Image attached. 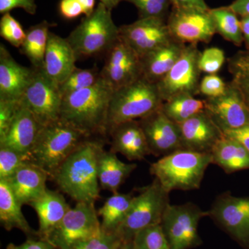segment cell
Here are the masks:
<instances>
[{"label":"cell","instance_id":"obj_4","mask_svg":"<svg viewBox=\"0 0 249 249\" xmlns=\"http://www.w3.org/2000/svg\"><path fill=\"white\" fill-rule=\"evenodd\" d=\"M79 129L58 119L44 126L31 154V161L52 179L65 160L88 139Z\"/></svg>","mask_w":249,"mask_h":249},{"label":"cell","instance_id":"obj_24","mask_svg":"<svg viewBox=\"0 0 249 249\" xmlns=\"http://www.w3.org/2000/svg\"><path fill=\"white\" fill-rule=\"evenodd\" d=\"M37 214L40 238L47 235L61 222L67 213L71 209L65 197L58 191L47 189L43 196L29 204Z\"/></svg>","mask_w":249,"mask_h":249},{"label":"cell","instance_id":"obj_1","mask_svg":"<svg viewBox=\"0 0 249 249\" xmlns=\"http://www.w3.org/2000/svg\"><path fill=\"white\" fill-rule=\"evenodd\" d=\"M103 142L89 138L73 152L52 178L62 193L77 202L95 203L100 198L98 162Z\"/></svg>","mask_w":249,"mask_h":249},{"label":"cell","instance_id":"obj_48","mask_svg":"<svg viewBox=\"0 0 249 249\" xmlns=\"http://www.w3.org/2000/svg\"><path fill=\"white\" fill-rule=\"evenodd\" d=\"M84 9L85 16H89L95 9V0H78Z\"/></svg>","mask_w":249,"mask_h":249},{"label":"cell","instance_id":"obj_8","mask_svg":"<svg viewBox=\"0 0 249 249\" xmlns=\"http://www.w3.org/2000/svg\"><path fill=\"white\" fill-rule=\"evenodd\" d=\"M208 216V211H202L194 203L168 204L160 226L170 249H193L202 245L198 226L201 219Z\"/></svg>","mask_w":249,"mask_h":249},{"label":"cell","instance_id":"obj_38","mask_svg":"<svg viewBox=\"0 0 249 249\" xmlns=\"http://www.w3.org/2000/svg\"><path fill=\"white\" fill-rule=\"evenodd\" d=\"M226 61L224 51L218 47H209L200 54L199 67L201 72L207 74H216Z\"/></svg>","mask_w":249,"mask_h":249},{"label":"cell","instance_id":"obj_37","mask_svg":"<svg viewBox=\"0 0 249 249\" xmlns=\"http://www.w3.org/2000/svg\"><path fill=\"white\" fill-rule=\"evenodd\" d=\"M0 36L13 47L19 49L25 40L27 32L20 22L7 13L2 15L0 19Z\"/></svg>","mask_w":249,"mask_h":249},{"label":"cell","instance_id":"obj_26","mask_svg":"<svg viewBox=\"0 0 249 249\" xmlns=\"http://www.w3.org/2000/svg\"><path fill=\"white\" fill-rule=\"evenodd\" d=\"M22 205L18 201L9 183L0 179V223L7 231L16 229L27 238L39 237L37 231L29 225L22 212Z\"/></svg>","mask_w":249,"mask_h":249},{"label":"cell","instance_id":"obj_34","mask_svg":"<svg viewBox=\"0 0 249 249\" xmlns=\"http://www.w3.org/2000/svg\"><path fill=\"white\" fill-rule=\"evenodd\" d=\"M132 249H171L160 224L140 231L132 241Z\"/></svg>","mask_w":249,"mask_h":249},{"label":"cell","instance_id":"obj_6","mask_svg":"<svg viewBox=\"0 0 249 249\" xmlns=\"http://www.w3.org/2000/svg\"><path fill=\"white\" fill-rule=\"evenodd\" d=\"M119 38V27L113 20L111 11L99 2L66 39L78 60L107 53Z\"/></svg>","mask_w":249,"mask_h":249},{"label":"cell","instance_id":"obj_40","mask_svg":"<svg viewBox=\"0 0 249 249\" xmlns=\"http://www.w3.org/2000/svg\"><path fill=\"white\" fill-rule=\"evenodd\" d=\"M228 83L216 74H207L200 81L199 93L207 98H217L227 91Z\"/></svg>","mask_w":249,"mask_h":249},{"label":"cell","instance_id":"obj_17","mask_svg":"<svg viewBox=\"0 0 249 249\" xmlns=\"http://www.w3.org/2000/svg\"><path fill=\"white\" fill-rule=\"evenodd\" d=\"M205 110L223 132L242 128L249 124V111L237 88L228 83L227 91L217 98H207Z\"/></svg>","mask_w":249,"mask_h":249},{"label":"cell","instance_id":"obj_31","mask_svg":"<svg viewBox=\"0 0 249 249\" xmlns=\"http://www.w3.org/2000/svg\"><path fill=\"white\" fill-rule=\"evenodd\" d=\"M160 109L170 120L179 124L204 111L205 101L193 95H178L162 103Z\"/></svg>","mask_w":249,"mask_h":249},{"label":"cell","instance_id":"obj_29","mask_svg":"<svg viewBox=\"0 0 249 249\" xmlns=\"http://www.w3.org/2000/svg\"><path fill=\"white\" fill-rule=\"evenodd\" d=\"M134 195L132 193L122 194L114 193L98 210V214L102 217L101 230L107 233H116L118 229L127 216Z\"/></svg>","mask_w":249,"mask_h":249},{"label":"cell","instance_id":"obj_47","mask_svg":"<svg viewBox=\"0 0 249 249\" xmlns=\"http://www.w3.org/2000/svg\"><path fill=\"white\" fill-rule=\"evenodd\" d=\"M229 6L241 17L249 16V0H235Z\"/></svg>","mask_w":249,"mask_h":249},{"label":"cell","instance_id":"obj_14","mask_svg":"<svg viewBox=\"0 0 249 249\" xmlns=\"http://www.w3.org/2000/svg\"><path fill=\"white\" fill-rule=\"evenodd\" d=\"M101 78L116 90L142 77V59L121 38L106 53Z\"/></svg>","mask_w":249,"mask_h":249},{"label":"cell","instance_id":"obj_3","mask_svg":"<svg viewBox=\"0 0 249 249\" xmlns=\"http://www.w3.org/2000/svg\"><path fill=\"white\" fill-rule=\"evenodd\" d=\"M211 164V153L181 149L152 163L150 173L169 193L175 190L193 191L200 188Z\"/></svg>","mask_w":249,"mask_h":249},{"label":"cell","instance_id":"obj_42","mask_svg":"<svg viewBox=\"0 0 249 249\" xmlns=\"http://www.w3.org/2000/svg\"><path fill=\"white\" fill-rule=\"evenodd\" d=\"M19 8L30 15H35L37 11L36 0H0V14L1 15Z\"/></svg>","mask_w":249,"mask_h":249},{"label":"cell","instance_id":"obj_44","mask_svg":"<svg viewBox=\"0 0 249 249\" xmlns=\"http://www.w3.org/2000/svg\"><path fill=\"white\" fill-rule=\"evenodd\" d=\"M6 249H58L51 244L49 241L40 237L27 238L26 242L19 245L10 243Z\"/></svg>","mask_w":249,"mask_h":249},{"label":"cell","instance_id":"obj_20","mask_svg":"<svg viewBox=\"0 0 249 249\" xmlns=\"http://www.w3.org/2000/svg\"><path fill=\"white\" fill-rule=\"evenodd\" d=\"M34 68L19 65L3 44L0 45V101L20 102Z\"/></svg>","mask_w":249,"mask_h":249},{"label":"cell","instance_id":"obj_45","mask_svg":"<svg viewBox=\"0 0 249 249\" xmlns=\"http://www.w3.org/2000/svg\"><path fill=\"white\" fill-rule=\"evenodd\" d=\"M224 134L240 142L249 152V124L242 128L224 131Z\"/></svg>","mask_w":249,"mask_h":249},{"label":"cell","instance_id":"obj_35","mask_svg":"<svg viewBox=\"0 0 249 249\" xmlns=\"http://www.w3.org/2000/svg\"><path fill=\"white\" fill-rule=\"evenodd\" d=\"M138 10L139 18H157L166 21L171 11L170 0H124Z\"/></svg>","mask_w":249,"mask_h":249},{"label":"cell","instance_id":"obj_2","mask_svg":"<svg viewBox=\"0 0 249 249\" xmlns=\"http://www.w3.org/2000/svg\"><path fill=\"white\" fill-rule=\"evenodd\" d=\"M113 91L101 77L93 86L64 96L60 119L89 137L105 135Z\"/></svg>","mask_w":249,"mask_h":249},{"label":"cell","instance_id":"obj_11","mask_svg":"<svg viewBox=\"0 0 249 249\" xmlns=\"http://www.w3.org/2000/svg\"><path fill=\"white\" fill-rule=\"evenodd\" d=\"M201 52L197 45H186L181 56L157 88L163 102L181 94L193 96L199 93L201 71L199 59Z\"/></svg>","mask_w":249,"mask_h":249},{"label":"cell","instance_id":"obj_16","mask_svg":"<svg viewBox=\"0 0 249 249\" xmlns=\"http://www.w3.org/2000/svg\"><path fill=\"white\" fill-rule=\"evenodd\" d=\"M151 155L164 157L183 149L178 124L159 108L139 119Z\"/></svg>","mask_w":249,"mask_h":249},{"label":"cell","instance_id":"obj_49","mask_svg":"<svg viewBox=\"0 0 249 249\" xmlns=\"http://www.w3.org/2000/svg\"><path fill=\"white\" fill-rule=\"evenodd\" d=\"M240 21L244 38L249 45V16L242 17Z\"/></svg>","mask_w":249,"mask_h":249},{"label":"cell","instance_id":"obj_32","mask_svg":"<svg viewBox=\"0 0 249 249\" xmlns=\"http://www.w3.org/2000/svg\"><path fill=\"white\" fill-rule=\"evenodd\" d=\"M216 33L224 40L234 45H240L243 41L241 21L238 15L235 14L229 6L211 9Z\"/></svg>","mask_w":249,"mask_h":249},{"label":"cell","instance_id":"obj_28","mask_svg":"<svg viewBox=\"0 0 249 249\" xmlns=\"http://www.w3.org/2000/svg\"><path fill=\"white\" fill-rule=\"evenodd\" d=\"M212 164L226 173L249 169V152L235 139L224 135L211 151Z\"/></svg>","mask_w":249,"mask_h":249},{"label":"cell","instance_id":"obj_39","mask_svg":"<svg viewBox=\"0 0 249 249\" xmlns=\"http://www.w3.org/2000/svg\"><path fill=\"white\" fill-rule=\"evenodd\" d=\"M123 241L116 233L101 231L98 235L78 244L71 249H118Z\"/></svg>","mask_w":249,"mask_h":249},{"label":"cell","instance_id":"obj_51","mask_svg":"<svg viewBox=\"0 0 249 249\" xmlns=\"http://www.w3.org/2000/svg\"><path fill=\"white\" fill-rule=\"evenodd\" d=\"M118 249H132V242H123L122 245Z\"/></svg>","mask_w":249,"mask_h":249},{"label":"cell","instance_id":"obj_9","mask_svg":"<svg viewBox=\"0 0 249 249\" xmlns=\"http://www.w3.org/2000/svg\"><path fill=\"white\" fill-rule=\"evenodd\" d=\"M95 203L77 202L45 240L58 249H71L101 232Z\"/></svg>","mask_w":249,"mask_h":249},{"label":"cell","instance_id":"obj_50","mask_svg":"<svg viewBox=\"0 0 249 249\" xmlns=\"http://www.w3.org/2000/svg\"><path fill=\"white\" fill-rule=\"evenodd\" d=\"M122 1H124V0H100V2L102 3L108 9L111 11Z\"/></svg>","mask_w":249,"mask_h":249},{"label":"cell","instance_id":"obj_5","mask_svg":"<svg viewBox=\"0 0 249 249\" xmlns=\"http://www.w3.org/2000/svg\"><path fill=\"white\" fill-rule=\"evenodd\" d=\"M163 103L157 84L144 78L114 90L108 111L107 134L119 124L145 117Z\"/></svg>","mask_w":249,"mask_h":249},{"label":"cell","instance_id":"obj_22","mask_svg":"<svg viewBox=\"0 0 249 249\" xmlns=\"http://www.w3.org/2000/svg\"><path fill=\"white\" fill-rule=\"evenodd\" d=\"M111 152L120 153L129 160H142L151 155L139 120L116 126L109 132Z\"/></svg>","mask_w":249,"mask_h":249},{"label":"cell","instance_id":"obj_46","mask_svg":"<svg viewBox=\"0 0 249 249\" xmlns=\"http://www.w3.org/2000/svg\"><path fill=\"white\" fill-rule=\"evenodd\" d=\"M172 7L178 9L209 10L205 0H170Z\"/></svg>","mask_w":249,"mask_h":249},{"label":"cell","instance_id":"obj_7","mask_svg":"<svg viewBox=\"0 0 249 249\" xmlns=\"http://www.w3.org/2000/svg\"><path fill=\"white\" fill-rule=\"evenodd\" d=\"M170 204V193L157 178L150 184L141 188L127 216L118 229L116 235L124 242H130L140 231L160 224L165 209Z\"/></svg>","mask_w":249,"mask_h":249},{"label":"cell","instance_id":"obj_33","mask_svg":"<svg viewBox=\"0 0 249 249\" xmlns=\"http://www.w3.org/2000/svg\"><path fill=\"white\" fill-rule=\"evenodd\" d=\"M100 78L101 74L96 69H79L76 67L68 78L59 85V89L64 97L70 93L93 86Z\"/></svg>","mask_w":249,"mask_h":249},{"label":"cell","instance_id":"obj_13","mask_svg":"<svg viewBox=\"0 0 249 249\" xmlns=\"http://www.w3.org/2000/svg\"><path fill=\"white\" fill-rule=\"evenodd\" d=\"M167 24L173 40L186 45L209 43L216 34L211 9L172 7Z\"/></svg>","mask_w":249,"mask_h":249},{"label":"cell","instance_id":"obj_25","mask_svg":"<svg viewBox=\"0 0 249 249\" xmlns=\"http://www.w3.org/2000/svg\"><path fill=\"white\" fill-rule=\"evenodd\" d=\"M186 46L173 40L142 56V77L157 84L178 62Z\"/></svg>","mask_w":249,"mask_h":249},{"label":"cell","instance_id":"obj_23","mask_svg":"<svg viewBox=\"0 0 249 249\" xmlns=\"http://www.w3.org/2000/svg\"><path fill=\"white\" fill-rule=\"evenodd\" d=\"M49 178H50L45 170L33 162H29L6 181L18 201L22 206H29L45 194L48 189L46 183Z\"/></svg>","mask_w":249,"mask_h":249},{"label":"cell","instance_id":"obj_52","mask_svg":"<svg viewBox=\"0 0 249 249\" xmlns=\"http://www.w3.org/2000/svg\"><path fill=\"white\" fill-rule=\"evenodd\" d=\"M247 107H248V109L249 110V93L248 97H247Z\"/></svg>","mask_w":249,"mask_h":249},{"label":"cell","instance_id":"obj_36","mask_svg":"<svg viewBox=\"0 0 249 249\" xmlns=\"http://www.w3.org/2000/svg\"><path fill=\"white\" fill-rule=\"evenodd\" d=\"M29 162H32L29 156L9 147L0 146V179H9L22 165Z\"/></svg>","mask_w":249,"mask_h":249},{"label":"cell","instance_id":"obj_21","mask_svg":"<svg viewBox=\"0 0 249 249\" xmlns=\"http://www.w3.org/2000/svg\"><path fill=\"white\" fill-rule=\"evenodd\" d=\"M78 60L66 38L49 33L42 70L57 84L60 85L76 68Z\"/></svg>","mask_w":249,"mask_h":249},{"label":"cell","instance_id":"obj_10","mask_svg":"<svg viewBox=\"0 0 249 249\" xmlns=\"http://www.w3.org/2000/svg\"><path fill=\"white\" fill-rule=\"evenodd\" d=\"M208 213L239 245L249 249V197H237L225 192L215 198Z\"/></svg>","mask_w":249,"mask_h":249},{"label":"cell","instance_id":"obj_18","mask_svg":"<svg viewBox=\"0 0 249 249\" xmlns=\"http://www.w3.org/2000/svg\"><path fill=\"white\" fill-rule=\"evenodd\" d=\"M183 149L211 153L224 132L206 110L178 124Z\"/></svg>","mask_w":249,"mask_h":249},{"label":"cell","instance_id":"obj_15","mask_svg":"<svg viewBox=\"0 0 249 249\" xmlns=\"http://www.w3.org/2000/svg\"><path fill=\"white\" fill-rule=\"evenodd\" d=\"M120 38L142 58L173 41L166 21L157 18H139L119 27Z\"/></svg>","mask_w":249,"mask_h":249},{"label":"cell","instance_id":"obj_30","mask_svg":"<svg viewBox=\"0 0 249 249\" xmlns=\"http://www.w3.org/2000/svg\"><path fill=\"white\" fill-rule=\"evenodd\" d=\"M53 24L47 21L32 26L26 32L25 40L19 48V52L25 55L31 62L33 68L42 69L47 44H48L50 28Z\"/></svg>","mask_w":249,"mask_h":249},{"label":"cell","instance_id":"obj_41","mask_svg":"<svg viewBox=\"0 0 249 249\" xmlns=\"http://www.w3.org/2000/svg\"><path fill=\"white\" fill-rule=\"evenodd\" d=\"M20 102L0 101V139L7 132Z\"/></svg>","mask_w":249,"mask_h":249},{"label":"cell","instance_id":"obj_27","mask_svg":"<svg viewBox=\"0 0 249 249\" xmlns=\"http://www.w3.org/2000/svg\"><path fill=\"white\" fill-rule=\"evenodd\" d=\"M137 168V163L121 161L114 152L104 150L100 154L98 175L100 186L114 194L119 193L121 185Z\"/></svg>","mask_w":249,"mask_h":249},{"label":"cell","instance_id":"obj_12","mask_svg":"<svg viewBox=\"0 0 249 249\" xmlns=\"http://www.w3.org/2000/svg\"><path fill=\"white\" fill-rule=\"evenodd\" d=\"M34 70V76L20 103L46 125L60 119L63 96L59 85L42 69Z\"/></svg>","mask_w":249,"mask_h":249},{"label":"cell","instance_id":"obj_19","mask_svg":"<svg viewBox=\"0 0 249 249\" xmlns=\"http://www.w3.org/2000/svg\"><path fill=\"white\" fill-rule=\"evenodd\" d=\"M44 126L20 103L7 132L0 139V146L9 147L31 157V152Z\"/></svg>","mask_w":249,"mask_h":249},{"label":"cell","instance_id":"obj_43","mask_svg":"<svg viewBox=\"0 0 249 249\" xmlns=\"http://www.w3.org/2000/svg\"><path fill=\"white\" fill-rule=\"evenodd\" d=\"M58 10L62 17L69 20L84 14V9L78 0H60Z\"/></svg>","mask_w":249,"mask_h":249}]
</instances>
